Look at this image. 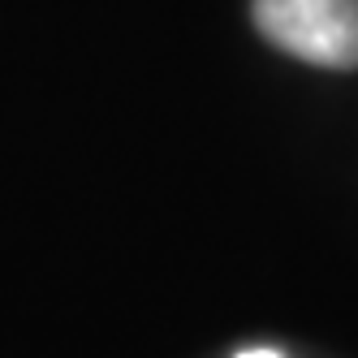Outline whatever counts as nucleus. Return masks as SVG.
Instances as JSON below:
<instances>
[{
	"label": "nucleus",
	"instance_id": "nucleus-2",
	"mask_svg": "<svg viewBox=\"0 0 358 358\" xmlns=\"http://www.w3.org/2000/svg\"><path fill=\"white\" fill-rule=\"evenodd\" d=\"M238 358H280L276 350H246V354H238Z\"/></svg>",
	"mask_w": 358,
	"mask_h": 358
},
{
	"label": "nucleus",
	"instance_id": "nucleus-1",
	"mask_svg": "<svg viewBox=\"0 0 358 358\" xmlns=\"http://www.w3.org/2000/svg\"><path fill=\"white\" fill-rule=\"evenodd\" d=\"M255 27L306 65L358 69V0H255Z\"/></svg>",
	"mask_w": 358,
	"mask_h": 358
}]
</instances>
